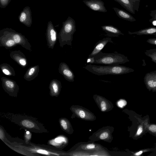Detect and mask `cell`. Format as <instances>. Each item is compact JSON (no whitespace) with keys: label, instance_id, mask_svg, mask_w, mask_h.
<instances>
[{"label":"cell","instance_id":"obj_1","mask_svg":"<svg viewBox=\"0 0 156 156\" xmlns=\"http://www.w3.org/2000/svg\"><path fill=\"white\" fill-rule=\"evenodd\" d=\"M83 68L96 75H120L133 72L134 70L129 67L118 65L100 66L88 64Z\"/></svg>","mask_w":156,"mask_h":156},{"label":"cell","instance_id":"obj_2","mask_svg":"<svg viewBox=\"0 0 156 156\" xmlns=\"http://www.w3.org/2000/svg\"><path fill=\"white\" fill-rule=\"evenodd\" d=\"M76 30L75 20L69 16L65 21L63 22L62 27L58 35L61 47L63 48L66 44L72 46L73 35Z\"/></svg>","mask_w":156,"mask_h":156},{"label":"cell","instance_id":"obj_3","mask_svg":"<svg viewBox=\"0 0 156 156\" xmlns=\"http://www.w3.org/2000/svg\"><path fill=\"white\" fill-rule=\"evenodd\" d=\"M11 120L23 128L37 133L47 132L43 125L34 118L21 115H13Z\"/></svg>","mask_w":156,"mask_h":156},{"label":"cell","instance_id":"obj_4","mask_svg":"<svg viewBox=\"0 0 156 156\" xmlns=\"http://www.w3.org/2000/svg\"><path fill=\"white\" fill-rule=\"evenodd\" d=\"M94 57V64L106 65H118L129 61L127 56L117 53H105L101 51Z\"/></svg>","mask_w":156,"mask_h":156},{"label":"cell","instance_id":"obj_5","mask_svg":"<svg viewBox=\"0 0 156 156\" xmlns=\"http://www.w3.org/2000/svg\"><path fill=\"white\" fill-rule=\"evenodd\" d=\"M1 32L12 39L17 44L22 46L30 51H32L31 45L28 40L21 33L11 28H6L0 30Z\"/></svg>","mask_w":156,"mask_h":156},{"label":"cell","instance_id":"obj_6","mask_svg":"<svg viewBox=\"0 0 156 156\" xmlns=\"http://www.w3.org/2000/svg\"><path fill=\"white\" fill-rule=\"evenodd\" d=\"M1 80L2 87L5 91L9 95L16 97L20 88L16 82L5 77H2Z\"/></svg>","mask_w":156,"mask_h":156},{"label":"cell","instance_id":"obj_7","mask_svg":"<svg viewBox=\"0 0 156 156\" xmlns=\"http://www.w3.org/2000/svg\"><path fill=\"white\" fill-rule=\"evenodd\" d=\"M57 32L51 21L48 22L46 31L47 45L49 48L53 49L57 39Z\"/></svg>","mask_w":156,"mask_h":156},{"label":"cell","instance_id":"obj_8","mask_svg":"<svg viewBox=\"0 0 156 156\" xmlns=\"http://www.w3.org/2000/svg\"><path fill=\"white\" fill-rule=\"evenodd\" d=\"M83 2L89 9L94 11L105 12L107 10L101 0H83Z\"/></svg>","mask_w":156,"mask_h":156},{"label":"cell","instance_id":"obj_9","mask_svg":"<svg viewBox=\"0 0 156 156\" xmlns=\"http://www.w3.org/2000/svg\"><path fill=\"white\" fill-rule=\"evenodd\" d=\"M18 18L21 23L27 27H30L32 21L30 8L28 6L25 7L20 14Z\"/></svg>","mask_w":156,"mask_h":156},{"label":"cell","instance_id":"obj_10","mask_svg":"<svg viewBox=\"0 0 156 156\" xmlns=\"http://www.w3.org/2000/svg\"><path fill=\"white\" fill-rule=\"evenodd\" d=\"M58 71V72L67 81L70 82L74 81L75 75L74 73L65 62H61L60 63Z\"/></svg>","mask_w":156,"mask_h":156},{"label":"cell","instance_id":"obj_11","mask_svg":"<svg viewBox=\"0 0 156 156\" xmlns=\"http://www.w3.org/2000/svg\"><path fill=\"white\" fill-rule=\"evenodd\" d=\"M10 58L23 68L28 65L27 59L25 55L20 50L12 51L10 53Z\"/></svg>","mask_w":156,"mask_h":156},{"label":"cell","instance_id":"obj_12","mask_svg":"<svg viewBox=\"0 0 156 156\" xmlns=\"http://www.w3.org/2000/svg\"><path fill=\"white\" fill-rule=\"evenodd\" d=\"M109 42L113 43L112 38L105 37L99 40L95 45L93 50L89 55V57H92L95 56L101 51L102 49Z\"/></svg>","mask_w":156,"mask_h":156},{"label":"cell","instance_id":"obj_13","mask_svg":"<svg viewBox=\"0 0 156 156\" xmlns=\"http://www.w3.org/2000/svg\"><path fill=\"white\" fill-rule=\"evenodd\" d=\"M62 87L60 81L56 79L52 80L49 86L50 95L52 97H57L60 93Z\"/></svg>","mask_w":156,"mask_h":156},{"label":"cell","instance_id":"obj_14","mask_svg":"<svg viewBox=\"0 0 156 156\" xmlns=\"http://www.w3.org/2000/svg\"><path fill=\"white\" fill-rule=\"evenodd\" d=\"M144 81L148 88L156 89V71L146 73L144 77Z\"/></svg>","mask_w":156,"mask_h":156},{"label":"cell","instance_id":"obj_15","mask_svg":"<svg viewBox=\"0 0 156 156\" xmlns=\"http://www.w3.org/2000/svg\"><path fill=\"white\" fill-rule=\"evenodd\" d=\"M17 44L11 38L0 32V46L6 49H11Z\"/></svg>","mask_w":156,"mask_h":156},{"label":"cell","instance_id":"obj_16","mask_svg":"<svg viewBox=\"0 0 156 156\" xmlns=\"http://www.w3.org/2000/svg\"><path fill=\"white\" fill-rule=\"evenodd\" d=\"M67 143V139L62 135H59L49 140L48 144L57 148H61L65 146Z\"/></svg>","mask_w":156,"mask_h":156},{"label":"cell","instance_id":"obj_17","mask_svg":"<svg viewBox=\"0 0 156 156\" xmlns=\"http://www.w3.org/2000/svg\"><path fill=\"white\" fill-rule=\"evenodd\" d=\"M102 30L106 33V36L111 37H118L124 34L117 27L111 25H106L101 26Z\"/></svg>","mask_w":156,"mask_h":156},{"label":"cell","instance_id":"obj_18","mask_svg":"<svg viewBox=\"0 0 156 156\" xmlns=\"http://www.w3.org/2000/svg\"><path fill=\"white\" fill-rule=\"evenodd\" d=\"M39 71V66L38 65L31 66L26 71L23 78L26 80L30 81L37 76Z\"/></svg>","mask_w":156,"mask_h":156},{"label":"cell","instance_id":"obj_19","mask_svg":"<svg viewBox=\"0 0 156 156\" xmlns=\"http://www.w3.org/2000/svg\"><path fill=\"white\" fill-rule=\"evenodd\" d=\"M23 148L32 153H37L47 155L58 156L60 155L59 153L57 152L48 151L45 149L39 147H33L29 148L24 147Z\"/></svg>","mask_w":156,"mask_h":156},{"label":"cell","instance_id":"obj_20","mask_svg":"<svg viewBox=\"0 0 156 156\" xmlns=\"http://www.w3.org/2000/svg\"><path fill=\"white\" fill-rule=\"evenodd\" d=\"M112 8L117 16L120 18L131 22L136 21L134 17L125 11L116 7H113Z\"/></svg>","mask_w":156,"mask_h":156},{"label":"cell","instance_id":"obj_21","mask_svg":"<svg viewBox=\"0 0 156 156\" xmlns=\"http://www.w3.org/2000/svg\"><path fill=\"white\" fill-rule=\"evenodd\" d=\"M128 33L130 35H156V27L146 28L135 32L128 31Z\"/></svg>","mask_w":156,"mask_h":156},{"label":"cell","instance_id":"obj_22","mask_svg":"<svg viewBox=\"0 0 156 156\" xmlns=\"http://www.w3.org/2000/svg\"><path fill=\"white\" fill-rule=\"evenodd\" d=\"M0 68L2 72L5 75L15 76L16 73L13 68L9 64L3 63L0 65Z\"/></svg>","mask_w":156,"mask_h":156},{"label":"cell","instance_id":"obj_23","mask_svg":"<svg viewBox=\"0 0 156 156\" xmlns=\"http://www.w3.org/2000/svg\"><path fill=\"white\" fill-rule=\"evenodd\" d=\"M59 122L62 129L69 133L70 132L71 126L69 120L65 118H61L59 119Z\"/></svg>","mask_w":156,"mask_h":156},{"label":"cell","instance_id":"obj_24","mask_svg":"<svg viewBox=\"0 0 156 156\" xmlns=\"http://www.w3.org/2000/svg\"><path fill=\"white\" fill-rule=\"evenodd\" d=\"M129 12L134 14L135 10L129 0H114Z\"/></svg>","mask_w":156,"mask_h":156},{"label":"cell","instance_id":"obj_25","mask_svg":"<svg viewBox=\"0 0 156 156\" xmlns=\"http://www.w3.org/2000/svg\"><path fill=\"white\" fill-rule=\"evenodd\" d=\"M75 114L82 119H91L90 115H91L86 110L82 108H77L74 110Z\"/></svg>","mask_w":156,"mask_h":156},{"label":"cell","instance_id":"obj_26","mask_svg":"<svg viewBox=\"0 0 156 156\" xmlns=\"http://www.w3.org/2000/svg\"><path fill=\"white\" fill-rule=\"evenodd\" d=\"M144 53L146 55L150 58L153 62L156 63V48L147 50Z\"/></svg>","mask_w":156,"mask_h":156},{"label":"cell","instance_id":"obj_27","mask_svg":"<svg viewBox=\"0 0 156 156\" xmlns=\"http://www.w3.org/2000/svg\"><path fill=\"white\" fill-rule=\"evenodd\" d=\"M129 1L134 10L138 12L140 0H129Z\"/></svg>","mask_w":156,"mask_h":156},{"label":"cell","instance_id":"obj_28","mask_svg":"<svg viewBox=\"0 0 156 156\" xmlns=\"http://www.w3.org/2000/svg\"><path fill=\"white\" fill-rule=\"evenodd\" d=\"M32 134L29 131H26L24 133V138L25 142L26 144H29L32 137Z\"/></svg>","mask_w":156,"mask_h":156},{"label":"cell","instance_id":"obj_29","mask_svg":"<svg viewBox=\"0 0 156 156\" xmlns=\"http://www.w3.org/2000/svg\"><path fill=\"white\" fill-rule=\"evenodd\" d=\"M107 104L106 101L102 100L100 103V106L101 111L102 112H105L107 110Z\"/></svg>","mask_w":156,"mask_h":156},{"label":"cell","instance_id":"obj_30","mask_svg":"<svg viewBox=\"0 0 156 156\" xmlns=\"http://www.w3.org/2000/svg\"><path fill=\"white\" fill-rule=\"evenodd\" d=\"M11 0H0V7L1 8H5L9 3Z\"/></svg>","mask_w":156,"mask_h":156},{"label":"cell","instance_id":"obj_31","mask_svg":"<svg viewBox=\"0 0 156 156\" xmlns=\"http://www.w3.org/2000/svg\"><path fill=\"white\" fill-rule=\"evenodd\" d=\"M150 16L152 17L149 20L150 22L151 23L154 20H156V9L151 11Z\"/></svg>","mask_w":156,"mask_h":156},{"label":"cell","instance_id":"obj_32","mask_svg":"<svg viewBox=\"0 0 156 156\" xmlns=\"http://www.w3.org/2000/svg\"><path fill=\"white\" fill-rule=\"evenodd\" d=\"M5 132L3 127L1 126L0 128V138L3 142H5Z\"/></svg>","mask_w":156,"mask_h":156},{"label":"cell","instance_id":"obj_33","mask_svg":"<svg viewBox=\"0 0 156 156\" xmlns=\"http://www.w3.org/2000/svg\"><path fill=\"white\" fill-rule=\"evenodd\" d=\"M109 136V134L108 132H105L101 133L99 136V138L101 140H105L107 139Z\"/></svg>","mask_w":156,"mask_h":156},{"label":"cell","instance_id":"obj_34","mask_svg":"<svg viewBox=\"0 0 156 156\" xmlns=\"http://www.w3.org/2000/svg\"><path fill=\"white\" fill-rule=\"evenodd\" d=\"M147 42L150 44L156 45V38H149L147 40Z\"/></svg>","mask_w":156,"mask_h":156},{"label":"cell","instance_id":"obj_35","mask_svg":"<svg viewBox=\"0 0 156 156\" xmlns=\"http://www.w3.org/2000/svg\"><path fill=\"white\" fill-rule=\"evenodd\" d=\"M127 104L126 101L124 100H121L118 102V105L120 108H122Z\"/></svg>","mask_w":156,"mask_h":156},{"label":"cell","instance_id":"obj_36","mask_svg":"<svg viewBox=\"0 0 156 156\" xmlns=\"http://www.w3.org/2000/svg\"><path fill=\"white\" fill-rule=\"evenodd\" d=\"M95 59L94 57H88L87 60V63L88 64H94Z\"/></svg>","mask_w":156,"mask_h":156},{"label":"cell","instance_id":"obj_37","mask_svg":"<svg viewBox=\"0 0 156 156\" xmlns=\"http://www.w3.org/2000/svg\"><path fill=\"white\" fill-rule=\"evenodd\" d=\"M149 129L153 132H156V125H151L149 127Z\"/></svg>","mask_w":156,"mask_h":156},{"label":"cell","instance_id":"obj_38","mask_svg":"<svg viewBox=\"0 0 156 156\" xmlns=\"http://www.w3.org/2000/svg\"><path fill=\"white\" fill-rule=\"evenodd\" d=\"M95 145L94 144H89L87 145L86 148L87 149H94Z\"/></svg>","mask_w":156,"mask_h":156},{"label":"cell","instance_id":"obj_39","mask_svg":"<svg viewBox=\"0 0 156 156\" xmlns=\"http://www.w3.org/2000/svg\"><path fill=\"white\" fill-rule=\"evenodd\" d=\"M143 131V127L142 126H140L138 129L136 134L137 136L140 135Z\"/></svg>","mask_w":156,"mask_h":156},{"label":"cell","instance_id":"obj_40","mask_svg":"<svg viewBox=\"0 0 156 156\" xmlns=\"http://www.w3.org/2000/svg\"><path fill=\"white\" fill-rule=\"evenodd\" d=\"M143 153V151H140L136 153L135 154V155H137V156H138V155H140L141 154Z\"/></svg>","mask_w":156,"mask_h":156},{"label":"cell","instance_id":"obj_41","mask_svg":"<svg viewBox=\"0 0 156 156\" xmlns=\"http://www.w3.org/2000/svg\"><path fill=\"white\" fill-rule=\"evenodd\" d=\"M151 23H152L153 25H154V26L156 25V20H153L152 21V22Z\"/></svg>","mask_w":156,"mask_h":156}]
</instances>
